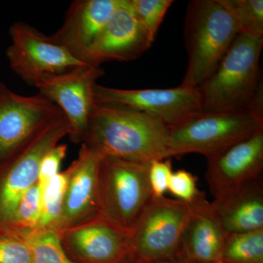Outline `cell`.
<instances>
[{"instance_id": "obj_15", "label": "cell", "mask_w": 263, "mask_h": 263, "mask_svg": "<svg viewBox=\"0 0 263 263\" xmlns=\"http://www.w3.org/2000/svg\"><path fill=\"white\" fill-rule=\"evenodd\" d=\"M122 0H76L52 41L84 62V57Z\"/></svg>"}, {"instance_id": "obj_18", "label": "cell", "mask_w": 263, "mask_h": 263, "mask_svg": "<svg viewBox=\"0 0 263 263\" xmlns=\"http://www.w3.org/2000/svg\"><path fill=\"white\" fill-rule=\"evenodd\" d=\"M212 214L228 234L263 228L262 178L210 202Z\"/></svg>"}, {"instance_id": "obj_11", "label": "cell", "mask_w": 263, "mask_h": 263, "mask_svg": "<svg viewBox=\"0 0 263 263\" xmlns=\"http://www.w3.org/2000/svg\"><path fill=\"white\" fill-rule=\"evenodd\" d=\"M62 247L76 263H122L129 233L101 212L58 230Z\"/></svg>"}, {"instance_id": "obj_4", "label": "cell", "mask_w": 263, "mask_h": 263, "mask_svg": "<svg viewBox=\"0 0 263 263\" xmlns=\"http://www.w3.org/2000/svg\"><path fill=\"white\" fill-rule=\"evenodd\" d=\"M168 129L171 157L197 153L218 155L263 129V111H199Z\"/></svg>"}, {"instance_id": "obj_7", "label": "cell", "mask_w": 263, "mask_h": 263, "mask_svg": "<svg viewBox=\"0 0 263 263\" xmlns=\"http://www.w3.org/2000/svg\"><path fill=\"white\" fill-rule=\"evenodd\" d=\"M150 163L114 157L100 160V212L128 233L152 197Z\"/></svg>"}, {"instance_id": "obj_6", "label": "cell", "mask_w": 263, "mask_h": 263, "mask_svg": "<svg viewBox=\"0 0 263 263\" xmlns=\"http://www.w3.org/2000/svg\"><path fill=\"white\" fill-rule=\"evenodd\" d=\"M70 133L65 115L46 123L0 160V224L10 219L19 200L37 183L43 157Z\"/></svg>"}, {"instance_id": "obj_30", "label": "cell", "mask_w": 263, "mask_h": 263, "mask_svg": "<svg viewBox=\"0 0 263 263\" xmlns=\"http://www.w3.org/2000/svg\"><path fill=\"white\" fill-rule=\"evenodd\" d=\"M212 263H226V262H222V261H218V262H212Z\"/></svg>"}, {"instance_id": "obj_25", "label": "cell", "mask_w": 263, "mask_h": 263, "mask_svg": "<svg viewBox=\"0 0 263 263\" xmlns=\"http://www.w3.org/2000/svg\"><path fill=\"white\" fill-rule=\"evenodd\" d=\"M27 237L0 228V263H31Z\"/></svg>"}, {"instance_id": "obj_13", "label": "cell", "mask_w": 263, "mask_h": 263, "mask_svg": "<svg viewBox=\"0 0 263 263\" xmlns=\"http://www.w3.org/2000/svg\"><path fill=\"white\" fill-rule=\"evenodd\" d=\"M207 161L205 179L214 200L253 182L262 177L263 129Z\"/></svg>"}, {"instance_id": "obj_16", "label": "cell", "mask_w": 263, "mask_h": 263, "mask_svg": "<svg viewBox=\"0 0 263 263\" xmlns=\"http://www.w3.org/2000/svg\"><path fill=\"white\" fill-rule=\"evenodd\" d=\"M101 157L81 144L77 159L67 169L60 229L100 212L99 168Z\"/></svg>"}, {"instance_id": "obj_3", "label": "cell", "mask_w": 263, "mask_h": 263, "mask_svg": "<svg viewBox=\"0 0 263 263\" xmlns=\"http://www.w3.org/2000/svg\"><path fill=\"white\" fill-rule=\"evenodd\" d=\"M239 34L224 0H193L184 23L188 65L181 85L197 88L216 70Z\"/></svg>"}, {"instance_id": "obj_2", "label": "cell", "mask_w": 263, "mask_h": 263, "mask_svg": "<svg viewBox=\"0 0 263 263\" xmlns=\"http://www.w3.org/2000/svg\"><path fill=\"white\" fill-rule=\"evenodd\" d=\"M262 46L263 37L238 34L216 70L197 87L201 111H263Z\"/></svg>"}, {"instance_id": "obj_31", "label": "cell", "mask_w": 263, "mask_h": 263, "mask_svg": "<svg viewBox=\"0 0 263 263\" xmlns=\"http://www.w3.org/2000/svg\"><path fill=\"white\" fill-rule=\"evenodd\" d=\"M122 263H132V262H129V261H128V260H126V261H124V262H122Z\"/></svg>"}, {"instance_id": "obj_29", "label": "cell", "mask_w": 263, "mask_h": 263, "mask_svg": "<svg viewBox=\"0 0 263 263\" xmlns=\"http://www.w3.org/2000/svg\"><path fill=\"white\" fill-rule=\"evenodd\" d=\"M149 263H190L183 259H173V260L160 261V262H149Z\"/></svg>"}, {"instance_id": "obj_20", "label": "cell", "mask_w": 263, "mask_h": 263, "mask_svg": "<svg viewBox=\"0 0 263 263\" xmlns=\"http://www.w3.org/2000/svg\"><path fill=\"white\" fill-rule=\"evenodd\" d=\"M67 182L66 170L53 176L41 190V218L37 229H60Z\"/></svg>"}, {"instance_id": "obj_10", "label": "cell", "mask_w": 263, "mask_h": 263, "mask_svg": "<svg viewBox=\"0 0 263 263\" xmlns=\"http://www.w3.org/2000/svg\"><path fill=\"white\" fill-rule=\"evenodd\" d=\"M104 74L101 67L85 64L62 73L44 76L34 85L40 94L61 109L70 124L68 136L73 143L84 140L95 104V86Z\"/></svg>"}, {"instance_id": "obj_28", "label": "cell", "mask_w": 263, "mask_h": 263, "mask_svg": "<svg viewBox=\"0 0 263 263\" xmlns=\"http://www.w3.org/2000/svg\"><path fill=\"white\" fill-rule=\"evenodd\" d=\"M67 152V144H57L43 157L41 162L37 183L41 190L60 173V166Z\"/></svg>"}, {"instance_id": "obj_21", "label": "cell", "mask_w": 263, "mask_h": 263, "mask_svg": "<svg viewBox=\"0 0 263 263\" xmlns=\"http://www.w3.org/2000/svg\"><path fill=\"white\" fill-rule=\"evenodd\" d=\"M40 218L41 189L37 183L26 192L10 219L0 224V228L27 236L37 229Z\"/></svg>"}, {"instance_id": "obj_12", "label": "cell", "mask_w": 263, "mask_h": 263, "mask_svg": "<svg viewBox=\"0 0 263 263\" xmlns=\"http://www.w3.org/2000/svg\"><path fill=\"white\" fill-rule=\"evenodd\" d=\"M62 115L61 109L40 93L23 96L0 82V160L40 127Z\"/></svg>"}, {"instance_id": "obj_1", "label": "cell", "mask_w": 263, "mask_h": 263, "mask_svg": "<svg viewBox=\"0 0 263 263\" xmlns=\"http://www.w3.org/2000/svg\"><path fill=\"white\" fill-rule=\"evenodd\" d=\"M81 144L101 158L114 157L152 162L171 157L165 124L115 105L95 104Z\"/></svg>"}, {"instance_id": "obj_9", "label": "cell", "mask_w": 263, "mask_h": 263, "mask_svg": "<svg viewBox=\"0 0 263 263\" xmlns=\"http://www.w3.org/2000/svg\"><path fill=\"white\" fill-rule=\"evenodd\" d=\"M94 95L95 103L136 110L167 127L179 124L202 109L198 88L182 85L171 89H122L97 84Z\"/></svg>"}, {"instance_id": "obj_24", "label": "cell", "mask_w": 263, "mask_h": 263, "mask_svg": "<svg viewBox=\"0 0 263 263\" xmlns=\"http://www.w3.org/2000/svg\"><path fill=\"white\" fill-rule=\"evenodd\" d=\"M132 8L151 43L155 41L157 31L163 21L172 0H130Z\"/></svg>"}, {"instance_id": "obj_19", "label": "cell", "mask_w": 263, "mask_h": 263, "mask_svg": "<svg viewBox=\"0 0 263 263\" xmlns=\"http://www.w3.org/2000/svg\"><path fill=\"white\" fill-rule=\"evenodd\" d=\"M221 261L226 263H263V228L227 235Z\"/></svg>"}, {"instance_id": "obj_22", "label": "cell", "mask_w": 263, "mask_h": 263, "mask_svg": "<svg viewBox=\"0 0 263 263\" xmlns=\"http://www.w3.org/2000/svg\"><path fill=\"white\" fill-rule=\"evenodd\" d=\"M31 263H76L62 247L58 230L36 229L27 237Z\"/></svg>"}, {"instance_id": "obj_5", "label": "cell", "mask_w": 263, "mask_h": 263, "mask_svg": "<svg viewBox=\"0 0 263 263\" xmlns=\"http://www.w3.org/2000/svg\"><path fill=\"white\" fill-rule=\"evenodd\" d=\"M194 203L166 197H152L129 231L132 263L181 259V238Z\"/></svg>"}, {"instance_id": "obj_17", "label": "cell", "mask_w": 263, "mask_h": 263, "mask_svg": "<svg viewBox=\"0 0 263 263\" xmlns=\"http://www.w3.org/2000/svg\"><path fill=\"white\" fill-rule=\"evenodd\" d=\"M227 235L203 197L194 203L193 212L181 238L180 257L190 263L221 261Z\"/></svg>"}, {"instance_id": "obj_14", "label": "cell", "mask_w": 263, "mask_h": 263, "mask_svg": "<svg viewBox=\"0 0 263 263\" xmlns=\"http://www.w3.org/2000/svg\"><path fill=\"white\" fill-rule=\"evenodd\" d=\"M152 43L138 22L130 0H122L84 57L88 65L100 67L108 61L136 60Z\"/></svg>"}, {"instance_id": "obj_26", "label": "cell", "mask_w": 263, "mask_h": 263, "mask_svg": "<svg viewBox=\"0 0 263 263\" xmlns=\"http://www.w3.org/2000/svg\"><path fill=\"white\" fill-rule=\"evenodd\" d=\"M197 178L186 170L173 172L170 179L168 192L177 200L188 204L195 203L205 197L197 188Z\"/></svg>"}, {"instance_id": "obj_23", "label": "cell", "mask_w": 263, "mask_h": 263, "mask_svg": "<svg viewBox=\"0 0 263 263\" xmlns=\"http://www.w3.org/2000/svg\"><path fill=\"white\" fill-rule=\"evenodd\" d=\"M234 17L239 34L263 37L262 0H224Z\"/></svg>"}, {"instance_id": "obj_27", "label": "cell", "mask_w": 263, "mask_h": 263, "mask_svg": "<svg viewBox=\"0 0 263 263\" xmlns=\"http://www.w3.org/2000/svg\"><path fill=\"white\" fill-rule=\"evenodd\" d=\"M173 174L171 160H155L151 162L148 180L152 197H162L168 192V184Z\"/></svg>"}, {"instance_id": "obj_8", "label": "cell", "mask_w": 263, "mask_h": 263, "mask_svg": "<svg viewBox=\"0 0 263 263\" xmlns=\"http://www.w3.org/2000/svg\"><path fill=\"white\" fill-rule=\"evenodd\" d=\"M6 57L11 70L30 86L46 76L62 73L85 62L28 24L15 22Z\"/></svg>"}]
</instances>
